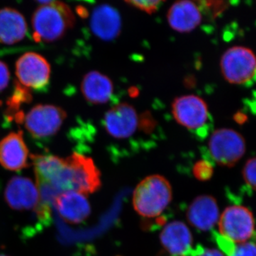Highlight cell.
<instances>
[{
	"mask_svg": "<svg viewBox=\"0 0 256 256\" xmlns=\"http://www.w3.org/2000/svg\"><path fill=\"white\" fill-rule=\"evenodd\" d=\"M32 18L34 40L37 42L60 40L74 26L73 11L60 1H38Z\"/></svg>",
	"mask_w": 256,
	"mask_h": 256,
	"instance_id": "cell-1",
	"label": "cell"
},
{
	"mask_svg": "<svg viewBox=\"0 0 256 256\" xmlns=\"http://www.w3.org/2000/svg\"><path fill=\"white\" fill-rule=\"evenodd\" d=\"M172 192L168 180L160 175H152L138 184L133 193V207L144 218L162 214L172 201Z\"/></svg>",
	"mask_w": 256,
	"mask_h": 256,
	"instance_id": "cell-2",
	"label": "cell"
},
{
	"mask_svg": "<svg viewBox=\"0 0 256 256\" xmlns=\"http://www.w3.org/2000/svg\"><path fill=\"white\" fill-rule=\"evenodd\" d=\"M100 186V172L92 158L76 152L66 158L60 184L62 192L86 195L94 193Z\"/></svg>",
	"mask_w": 256,
	"mask_h": 256,
	"instance_id": "cell-3",
	"label": "cell"
},
{
	"mask_svg": "<svg viewBox=\"0 0 256 256\" xmlns=\"http://www.w3.org/2000/svg\"><path fill=\"white\" fill-rule=\"evenodd\" d=\"M224 79L235 85L250 82L256 74V55L250 48L230 47L224 52L220 62Z\"/></svg>",
	"mask_w": 256,
	"mask_h": 256,
	"instance_id": "cell-4",
	"label": "cell"
},
{
	"mask_svg": "<svg viewBox=\"0 0 256 256\" xmlns=\"http://www.w3.org/2000/svg\"><path fill=\"white\" fill-rule=\"evenodd\" d=\"M212 159L220 166H232L242 159L246 144L242 136L230 128H222L212 133L208 141Z\"/></svg>",
	"mask_w": 256,
	"mask_h": 256,
	"instance_id": "cell-5",
	"label": "cell"
},
{
	"mask_svg": "<svg viewBox=\"0 0 256 256\" xmlns=\"http://www.w3.org/2000/svg\"><path fill=\"white\" fill-rule=\"evenodd\" d=\"M67 117L64 109L54 105H36L24 117L25 128L38 140L54 137Z\"/></svg>",
	"mask_w": 256,
	"mask_h": 256,
	"instance_id": "cell-6",
	"label": "cell"
},
{
	"mask_svg": "<svg viewBox=\"0 0 256 256\" xmlns=\"http://www.w3.org/2000/svg\"><path fill=\"white\" fill-rule=\"evenodd\" d=\"M218 223L220 234L235 244L248 242L255 232L254 214L247 207L240 205L227 207Z\"/></svg>",
	"mask_w": 256,
	"mask_h": 256,
	"instance_id": "cell-7",
	"label": "cell"
},
{
	"mask_svg": "<svg viewBox=\"0 0 256 256\" xmlns=\"http://www.w3.org/2000/svg\"><path fill=\"white\" fill-rule=\"evenodd\" d=\"M15 72L18 82L28 90L44 92L50 85V64L38 54L28 52L20 57Z\"/></svg>",
	"mask_w": 256,
	"mask_h": 256,
	"instance_id": "cell-8",
	"label": "cell"
},
{
	"mask_svg": "<svg viewBox=\"0 0 256 256\" xmlns=\"http://www.w3.org/2000/svg\"><path fill=\"white\" fill-rule=\"evenodd\" d=\"M172 112L175 120L188 130H196L206 124L208 108L202 98L195 95L180 96L173 101Z\"/></svg>",
	"mask_w": 256,
	"mask_h": 256,
	"instance_id": "cell-9",
	"label": "cell"
},
{
	"mask_svg": "<svg viewBox=\"0 0 256 256\" xmlns=\"http://www.w3.org/2000/svg\"><path fill=\"white\" fill-rule=\"evenodd\" d=\"M4 197L6 204L14 210L36 212L40 204L38 188L24 176H14L8 182Z\"/></svg>",
	"mask_w": 256,
	"mask_h": 256,
	"instance_id": "cell-10",
	"label": "cell"
},
{
	"mask_svg": "<svg viewBox=\"0 0 256 256\" xmlns=\"http://www.w3.org/2000/svg\"><path fill=\"white\" fill-rule=\"evenodd\" d=\"M106 132L116 139L132 136L139 124L137 111L127 102H121L108 111L104 120Z\"/></svg>",
	"mask_w": 256,
	"mask_h": 256,
	"instance_id": "cell-11",
	"label": "cell"
},
{
	"mask_svg": "<svg viewBox=\"0 0 256 256\" xmlns=\"http://www.w3.org/2000/svg\"><path fill=\"white\" fill-rule=\"evenodd\" d=\"M28 150L22 131L10 132L0 141V164L10 171L28 168Z\"/></svg>",
	"mask_w": 256,
	"mask_h": 256,
	"instance_id": "cell-12",
	"label": "cell"
},
{
	"mask_svg": "<svg viewBox=\"0 0 256 256\" xmlns=\"http://www.w3.org/2000/svg\"><path fill=\"white\" fill-rule=\"evenodd\" d=\"M160 238L162 246L171 256H188L193 249V237L190 228L178 220L166 224Z\"/></svg>",
	"mask_w": 256,
	"mask_h": 256,
	"instance_id": "cell-13",
	"label": "cell"
},
{
	"mask_svg": "<svg viewBox=\"0 0 256 256\" xmlns=\"http://www.w3.org/2000/svg\"><path fill=\"white\" fill-rule=\"evenodd\" d=\"M188 220L194 228L207 232L220 220V208L216 200L210 195H201L192 202L188 210Z\"/></svg>",
	"mask_w": 256,
	"mask_h": 256,
	"instance_id": "cell-14",
	"label": "cell"
},
{
	"mask_svg": "<svg viewBox=\"0 0 256 256\" xmlns=\"http://www.w3.org/2000/svg\"><path fill=\"white\" fill-rule=\"evenodd\" d=\"M54 205L63 220L72 224L82 223L92 212L86 195L76 192L60 193L55 198Z\"/></svg>",
	"mask_w": 256,
	"mask_h": 256,
	"instance_id": "cell-15",
	"label": "cell"
},
{
	"mask_svg": "<svg viewBox=\"0 0 256 256\" xmlns=\"http://www.w3.org/2000/svg\"><path fill=\"white\" fill-rule=\"evenodd\" d=\"M90 28L96 36L105 41L117 38L120 33V15L118 11L108 4L98 6L92 12Z\"/></svg>",
	"mask_w": 256,
	"mask_h": 256,
	"instance_id": "cell-16",
	"label": "cell"
},
{
	"mask_svg": "<svg viewBox=\"0 0 256 256\" xmlns=\"http://www.w3.org/2000/svg\"><path fill=\"white\" fill-rule=\"evenodd\" d=\"M201 9L196 2L178 1L170 6L168 21L170 28L180 33L193 31L202 22Z\"/></svg>",
	"mask_w": 256,
	"mask_h": 256,
	"instance_id": "cell-17",
	"label": "cell"
},
{
	"mask_svg": "<svg viewBox=\"0 0 256 256\" xmlns=\"http://www.w3.org/2000/svg\"><path fill=\"white\" fill-rule=\"evenodd\" d=\"M80 89L88 102L100 105L110 100L114 94V82L105 74L92 70L84 76Z\"/></svg>",
	"mask_w": 256,
	"mask_h": 256,
	"instance_id": "cell-18",
	"label": "cell"
},
{
	"mask_svg": "<svg viewBox=\"0 0 256 256\" xmlns=\"http://www.w3.org/2000/svg\"><path fill=\"white\" fill-rule=\"evenodd\" d=\"M31 159L37 186L48 185L57 191L56 186L65 166V159L52 154H32Z\"/></svg>",
	"mask_w": 256,
	"mask_h": 256,
	"instance_id": "cell-19",
	"label": "cell"
},
{
	"mask_svg": "<svg viewBox=\"0 0 256 256\" xmlns=\"http://www.w3.org/2000/svg\"><path fill=\"white\" fill-rule=\"evenodd\" d=\"M28 33L26 20L13 8L0 10V43L12 45L21 42Z\"/></svg>",
	"mask_w": 256,
	"mask_h": 256,
	"instance_id": "cell-20",
	"label": "cell"
},
{
	"mask_svg": "<svg viewBox=\"0 0 256 256\" xmlns=\"http://www.w3.org/2000/svg\"><path fill=\"white\" fill-rule=\"evenodd\" d=\"M216 242L226 256H256V244L252 242L235 244L220 234H214Z\"/></svg>",
	"mask_w": 256,
	"mask_h": 256,
	"instance_id": "cell-21",
	"label": "cell"
},
{
	"mask_svg": "<svg viewBox=\"0 0 256 256\" xmlns=\"http://www.w3.org/2000/svg\"><path fill=\"white\" fill-rule=\"evenodd\" d=\"M32 100L31 92L28 88L23 86L18 82H15L14 92L11 98L8 102L10 111L15 112L18 110L20 105L24 102H30Z\"/></svg>",
	"mask_w": 256,
	"mask_h": 256,
	"instance_id": "cell-22",
	"label": "cell"
},
{
	"mask_svg": "<svg viewBox=\"0 0 256 256\" xmlns=\"http://www.w3.org/2000/svg\"><path fill=\"white\" fill-rule=\"evenodd\" d=\"M246 183L256 192V156L248 160L242 170Z\"/></svg>",
	"mask_w": 256,
	"mask_h": 256,
	"instance_id": "cell-23",
	"label": "cell"
},
{
	"mask_svg": "<svg viewBox=\"0 0 256 256\" xmlns=\"http://www.w3.org/2000/svg\"><path fill=\"white\" fill-rule=\"evenodd\" d=\"M213 172L212 164L205 160L197 162L194 166V175L200 181H206L210 180L213 174Z\"/></svg>",
	"mask_w": 256,
	"mask_h": 256,
	"instance_id": "cell-24",
	"label": "cell"
},
{
	"mask_svg": "<svg viewBox=\"0 0 256 256\" xmlns=\"http://www.w3.org/2000/svg\"><path fill=\"white\" fill-rule=\"evenodd\" d=\"M128 4L130 5L132 8L144 12L146 14H154L160 8V4L162 3V1L156 0H148V1H126Z\"/></svg>",
	"mask_w": 256,
	"mask_h": 256,
	"instance_id": "cell-25",
	"label": "cell"
},
{
	"mask_svg": "<svg viewBox=\"0 0 256 256\" xmlns=\"http://www.w3.org/2000/svg\"><path fill=\"white\" fill-rule=\"evenodd\" d=\"M200 6L205 8L208 11H210L212 15V18H216L222 12L226 9L228 6V2L222 1H204L200 2Z\"/></svg>",
	"mask_w": 256,
	"mask_h": 256,
	"instance_id": "cell-26",
	"label": "cell"
},
{
	"mask_svg": "<svg viewBox=\"0 0 256 256\" xmlns=\"http://www.w3.org/2000/svg\"><path fill=\"white\" fill-rule=\"evenodd\" d=\"M188 256H225L223 252L216 249L204 248L202 246L193 248Z\"/></svg>",
	"mask_w": 256,
	"mask_h": 256,
	"instance_id": "cell-27",
	"label": "cell"
},
{
	"mask_svg": "<svg viewBox=\"0 0 256 256\" xmlns=\"http://www.w3.org/2000/svg\"><path fill=\"white\" fill-rule=\"evenodd\" d=\"M10 72L8 65L0 60V92H2L9 85Z\"/></svg>",
	"mask_w": 256,
	"mask_h": 256,
	"instance_id": "cell-28",
	"label": "cell"
},
{
	"mask_svg": "<svg viewBox=\"0 0 256 256\" xmlns=\"http://www.w3.org/2000/svg\"><path fill=\"white\" fill-rule=\"evenodd\" d=\"M3 256V255H1V256Z\"/></svg>",
	"mask_w": 256,
	"mask_h": 256,
	"instance_id": "cell-29",
	"label": "cell"
}]
</instances>
